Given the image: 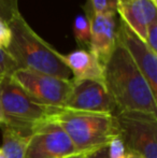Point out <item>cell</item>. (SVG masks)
I'll return each instance as SVG.
<instances>
[{
    "mask_svg": "<svg viewBox=\"0 0 157 158\" xmlns=\"http://www.w3.org/2000/svg\"><path fill=\"white\" fill-rule=\"evenodd\" d=\"M16 69H19V66L12 58V56L6 50L0 48V77L11 75Z\"/></svg>",
    "mask_w": 157,
    "mask_h": 158,
    "instance_id": "obj_16",
    "label": "cell"
},
{
    "mask_svg": "<svg viewBox=\"0 0 157 158\" xmlns=\"http://www.w3.org/2000/svg\"><path fill=\"white\" fill-rule=\"evenodd\" d=\"M76 154L79 153L66 131L52 118L29 135L25 158H68Z\"/></svg>",
    "mask_w": 157,
    "mask_h": 158,
    "instance_id": "obj_7",
    "label": "cell"
},
{
    "mask_svg": "<svg viewBox=\"0 0 157 158\" xmlns=\"http://www.w3.org/2000/svg\"><path fill=\"white\" fill-rule=\"evenodd\" d=\"M90 19V42L88 50L105 64L118 42L119 16L118 13L93 14Z\"/></svg>",
    "mask_w": 157,
    "mask_h": 158,
    "instance_id": "obj_10",
    "label": "cell"
},
{
    "mask_svg": "<svg viewBox=\"0 0 157 158\" xmlns=\"http://www.w3.org/2000/svg\"><path fill=\"white\" fill-rule=\"evenodd\" d=\"M0 158H6V156H4L3 152H2V150L0 148Z\"/></svg>",
    "mask_w": 157,
    "mask_h": 158,
    "instance_id": "obj_25",
    "label": "cell"
},
{
    "mask_svg": "<svg viewBox=\"0 0 157 158\" xmlns=\"http://www.w3.org/2000/svg\"><path fill=\"white\" fill-rule=\"evenodd\" d=\"M145 43L153 52H157V19L152 22L147 30Z\"/></svg>",
    "mask_w": 157,
    "mask_h": 158,
    "instance_id": "obj_19",
    "label": "cell"
},
{
    "mask_svg": "<svg viewBox=\"0 0 157 158\" xmlns=\"http://www.w3.org/2000/svg\"><path fill=\"white\" fill-rule=\"evenodd\" d=\"M0 125H2V122L1 121H0Z\"/></svg>",
    "mask_w": 157,
    "mask_h": 158,
    "instance_id": "obj_28",
    "label": "cell"
},
{
    "mask_svg": "<svg viewBox=\"0 0 157 158\" xmlns=\"http://www.w3.org/2000/svg\"><path fill=\"white\" fill-rule=\"evenodd\" d=\"M73 35L76 43L81 45V48H89L90 42V19L87 15L79 14L73 22Z\"/></svg>",
    "mask_w": 157,
    "mask_h": 158,
    "instance_id": "obj_14",
    "label": "cell"
},
{
    "mask_svg": "<svg viewBox=\"0 0 157 158\" xmlns=\"http://www.w3.org/2000/svg\"><path fill=\"white\" fill-rule=\"evenodd\" d=\"M108 146H103V148H98V150L88 152L84 158H109V150H108Z\"/></svg>",
    "mask_w": 157,
    "mask_h": 158,
    "instance_id": "obj_21",
    "label": "cell"
},
{
    "mask_svg": "<svg viewBox=\"0 0 157 158\" xmlns=\"http://www.w3.org/2000/svg\"><path fill=\"white\" fill-rule=\"evenodd\" d=\"M108 150H109V158H126L127 156L125 146L118 137L110 142Z\"/></svg>",
    "mask_w": 157,
    "mask_h": 158,
    "instance_id": "obj_18",
    "label": "cell"
},
{
    "mask_svg": "<svg viewBox=\"0 0 157 158\" xmlns=\"http://www.w3.org/2000/svg\"><path fill=\"white\" fill-rule=\"evenodd\" d=\"M63 60L71 72L72 81L92 80L103 83V64L89 50L78 48L63 55Z\"/></svg>",
    "mask_w": 157,
    "mask_h": 158,
    "instance_id": "obj_12",
    "label": "cell"
},
{
    "mask_svg": "<svg viewBox=\"0 0 157 158\" xmlns=\"http://www.w3.org/2000/svg\"><path fill=\"white\" fill-rule=\"evenodd\" d=\"M30 98L48 106L63 108L72 88V80H64L29 69L19 68L10 75Z\"/></svg>",
    "mask_w": 157,
    "mask_h": 158,
    "instance_id": "obj_6",
    "label": "cell"
},
{
    "mask_svg": "<svg viewBox=\"0 0 157 158\" xmlns=\"http://www.w3.org/2000/svg\"><path fill=\"white\" fill-rule=\"evenodd\" d=\"M118 0H87V4L84 6L86 15L105 14V13H118Z\"/></svg>",
    "mask_w": 157,
    "mask_h": 158,
    "instance_id": "obj_15",
    "label": "cell"
},
{
    "mask_svg": "<svg viewBox=\"0 0 157 158\" xmlns=\"http://www.w3.org/2000/svg\"><path fill=\"white\" fill-rule=\"evenodd\" d=\"M87 153H79V154H76V155H73V156L68 157V158H84V157H85V155L87 154Z\"/></svg>",
    "mask_w": 157,
    "mask_h": 158,
    "instance_id": "obj_22",
    "label": "cell"
},
{
    "mask_svg": "<svg viewBox=\"0 0 157 158\" xmlns=\"http://www.w3.org/2000/svg\"><path fill=\"white\" fill-rule=\"evenodd\" d=\"M8 24L11 30V41L6 51L19 68L71 80V72L63 60V54L42 39L19 11L13 15Z\"/></svg>",
    "mask_w": 157,
    "mask_h": 158,
    "instance_id": "obj_2",
    "label": "cell"
},
{
    "mask_svg": "<svg viewBox=\"0 0 157 158\" xmlns=\"http://www.w3.org/2000/svg\"><path fill=\"white\" fill-rule=\"evenodd\" d=\"M11 41V30L6 22L0 19V48L6 50Z\"/></svg>",
    "mask_w": 157,
    "mask_h": 158,
    "instance_id": "obj_20",
    "label": "cell"
},
{
    "mask_svg": "<svg viewBox=\"0 0 157 158\" xmlns=\"http://www.w3.org/2000/svg\"><path fill=\"white\" fill-rule=\"evenodd\" d=\"M119 19L145 42L147 30L157 19V4L152 0H125L118 8Z\"/></svg>",
    "mask_w": 157,
    "mask_h": 158,
    "instance_id": "obj_11",
    "label": "cell"
},
{
    "mask_svg": "<svg viewBox=\"0 0 157 158\" xmlns=\"http://www.w3.org/2000/svg\"><path fill=\"white\" fill-rule=\"evenodd\" d=\"M126 158H142L140 156H137V155H134V154H129V153H127V156Z\"/></svg>",
    "mask_w": 157,
    "mask_h": 158,
    "instance_id": "obj_23",
    "label": "cell"
},
{
    "mask_svg": "<svg viewBox=\"0 0 157 158\" xmlns=\"http://www.w3.org/2000/svg\"><path fill=\"white\" fill-rule=\"evenodd\" d=\"M0 110L2 125L29 137L39 126L52 119L60 108L35 101L10 75H6L1 83Z\"/></svg>",
    "mask_w": 157,
    "mask_h": 158,
    "instance_id": "obj_4",
    "label": "cell"
},
{
    "mask_svg": "<svg viewBox=\"0 0 157 158\" xmlns=\"http://www.w3.org/2000/svg\"><path fill=\"white\" fill-rule=\"evenodd\" d=\"M118 41L128 52L134 63L147 81L153 94L157 97V54L121 19L118 31Z\"/></svg>",
    "mask_w": 157,
    "mask_h": 158,
    "instance_id": "obj_9",
    "label": "cell"
},
{
    "mask_svg": "<svg viewBox=\"0 0 157 158\" xmlns=\"http://www.w3.org/2000/svg\"><path fill=\"white\" fill-rule=\"evenodd\" d=\"M119 2H123V1H125V0H118Z\"/></svg>",
    "mask_w": 157,
    "mask_h": 158,
    "instance_id": "obj_27",
    "label": "cell"
},
{
    "mask_svg": "<svg viewBox=\"0 0 157 158\" xmlns=\"http://www.w3.org/2000/svg\"><path fill=\"white\" fill-rule=\"evenodd\" d=\"M2 152L6 158H25L26 146L29 137L21 135L10 127L3 126L2 132Z\"/></svg>",
    "mask_w": 157,
    "mask_h": 158,
    "instance_id": "obj_13",
    "label": "cell"
},
{
    "mask_svg": "<svg viewBox=\"0 0 157 158\" xmlns=\"http://www.w3.org/2000/svg\"><path fill=\"white\" fill-rule=\"evenodd\" d=\"M63 109L114 115L116 106L102 82L72 81V88Z\"/></svg>",
    "mask_w": 157,
    "mask_h": 158,
    "instance_id": "obj_8",
    "label": "cell"
},
{
    "mask_svg": "<svg viewBox=\"0 0 157 158\" xmlns=\"http://www.w3.org/2000/svg\"><path fill=\"white\" fill-rule=\"evenodd\" d=\"M66 131L78 153H87L108 146L118 138L114 115L107 113L60 110L54 115Z\"/></svg>",
    "mask_w": 157,
    "mask_h": 158,
    "instance_id": "obj_3",
    "label": "cell"
},
{
    "mask_svg": "<svg viewBox=\"0 0 157 158\" xmlns=\"http://www.w3.org/2000/svg\"><path fill=\"white\" fill-rule=\"evenodd\" d=\"M118 137L129 154L157 158V115L139 111L114 114Z\"/></svg>",
    "mask_w": 157,
    "mask_h": 158,
    "instance_id": "obj_5",
    "label": "cell"
},
{
    "mask_svg": "<svg viewBox=\"0 0 157 158\" xmlns=\"http://www.w3.org/2000/svg\"><path fill=\"white\" fill-rule=\"evenodd\" d=\"M103 84L118 111H139L157 115L156 96L118 41L103 64Z\"/></svg>",
    "mask_w": 157,
    "mask_h": 158,
    "instance_id": "obj_1",
    "label": "cell"
},
{
    "mask_svg": "<svg viewBox=\"0 0 157 158\" xmlns=\"http://www.w3.org/2000/svg\"><path fill=\"white\" fill-rule=\"evenodd\" d=\"M2 79H3V77H0V96H1V83H2ZM0 121L2 122V118H1V110H0Z\"/></svg>",
    "mask_w": 157,
    "mask_h": 158,
    "instance_id": "obj_24",
    "label": "cell"
},
{
    "mask_svg": "<svg viewBox=\"0 0 157 158\" xmlns=\"http://www.w3.org/2000/svg\"><path fill=\"white\" fill-rule=\"evenodd\" d=\"M19 11V0H0V19L9 23Z\"/></svg>",
    "mask_w": 157,
    "mask_h": 158,
    "instance_id": "obj_17",
    "label": "cell"
},
{
    "mask_svg": "<svg viewBox=\"0 0 157 158\" xmlns=\"http://www.w3.org/2000/svg\"><path fill=\"white\" fill-rule=\"evenodd\" d=\"M152 1H153L154 3H156V4H157V1H156V0H152Z\"/></svg>",
    "mask_w": 157,
    "mask_h": 158,
    "instance_id": "obj_26",
    "label": "cell"
}]
</instances>
